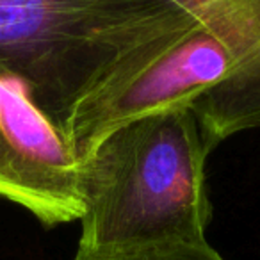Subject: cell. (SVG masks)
<instances>
[{"label": "cell", "instance_id": "7a4b0ae2", "mask_svg": "<svg viewBox=\"0 0 260 260\" xmlns=\"http://www.w3.org/2000/svg\"><path fill=\"white\" fill-rule=\"evenodd\" d=\"M207 155L196 116L185 105L109 130L79 159V248L123 251L207 241Z\"/></svg>", "mask_w": 260, "mask_h": 260}, {"label": "cell", "instance_id": "277c9868", "mask_svg": "<svg viewBox=\"0 0 260 260\" xmlns=\"http://www.w3.org/2000/svg\"><path fill=\"white\" fill-rule=\"evenodd\" d=\"M0 198L45 226L80 221V160L20 80L0 70Z\"/></svg>", "mask_w": 260, "mask_h": 260}, {"label": "cell", "instance_id": "8992f818", "mask_svg": "<svg viewBox=\"0 0 260 260\" xmlns=\"http://www.w3.org/2000/svg\"><path fill=\"white\" fill-rule=\"evenodd\" d=\"M73 260H224L209 242L159 244L123 251H89L79 248Z\"/></svg>", "mask_w": 260, "mask_h": 260}, {"label": "cell", "instance_id": "6da1fadb", "mask_svg": "<svg viewBox=\"0 0 260 260\" xmlns=\"http://www.w3.org/2000/svg\"><path fill=\"white\" fill-rule=\"evenodd\" d=\"M180 0H0V70L68 143L75 119L194 20Z\"/></svg>", "mask_w": 260, "mask_h": 260}, {"label": "cell", "instance_id": "5b68a950", "mask_svg": "<svg viewBox=\"0 0 260 260\" xmlns=\"http://www.w3.org/2000/svg\"><path fill=\"white\" fill-rule=\"evenodd\" d=\"M207 152L230 136L260 126V0L224 75L191 105Z\"/></svg>", "mask_w": 260, "mask_h": 260}, {"label": "cell", "instance_id": "3957f363", "mask_svg": "<svg viewBox=\"0 0 260 260\" xmlns=\"http://www.w3.org/2000/svg\"><path fill=\"white\" fill-rule=\"evenodd\" d=\"M253 0H207L189 27L141 73L75 119L68 145L82 157L109 130L138 116L189 105L228 70L246 32Z\"/></svg>", "mask_w": 260, "mask_h": 260}]
</instances>
